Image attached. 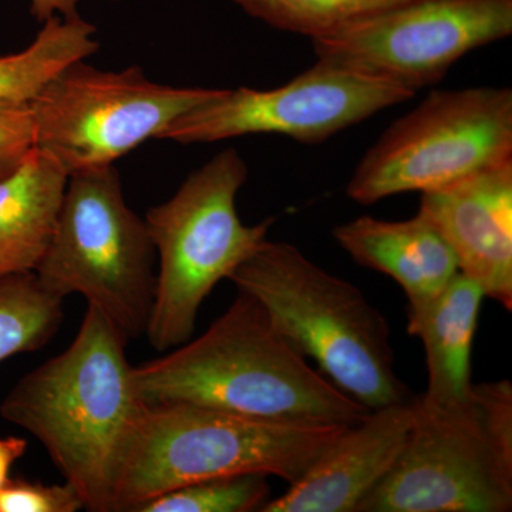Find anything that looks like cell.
<instances>
[{"mask_svg":"<svg viewBox=\"0 0 512 512\" xmlns=\"http://www.w3.org/2000/svg\"><path fill=\"white\" fill-rule=\"evenodd\" d=\"M147 407L191 404L292 424L353 426L370 412L309 365L252 296L237 299L200 338L133 366Z\"/></svg>","mask_w":512,"mask_h":512,"instance_id":"obj_2","label":"cell"},{"mask_svg":"<svg viewBox=\"0 0 512 512\" xmlns=\"http://www.w3.org/2000/svg\"><path fill=\"white\" fill-rule=\"evenodd\" d=\"M262 474L211 478L175 488L138 505L133 512L259 511L271 488Z\"/></svg>","mask_w":512,"mask_h":512,"instance_id":"obj_20","label":"cell"},{"mask_svg":"<svg viewBox=\"0 0 512 512\" xmlns=\"http://www.w3.org/2000/svg\"><path fill=\"white\" fill-rule=\"evenodd\" d=\"M67 180L66 168L37 147L0 180V278L36 271L52 241Z\"/></svg>","mask_w":512,"mask_h":512,"instance_id":"obj_16","label":"cell"},{"mask_svg":"<svg viewBox=\"0 0 512 512\" xmlns=\"http://www.w3.org/2000/svg\"><path fill=\"white\" fill-rule=\"evenodd\" d=\"M512 35V0H412L312 40L316 59L416 94L461 57Z\"/></svg>","mask_w":512,"mask_h":512,"instance_id":"obj_10","label":"cell"},{"mask_svg":"<svg viewBox=\"0 0 512 512\" xmlns=\"http://www.w3.org/2000/svg\"><path fill=\"white\" fill-rule=\"evenodd\" d=\"M35 274L46 291L82 295L127 342L146 336L157 255L124 200L114 165L69 175L52 241Z\"/></svg>","mask_w":512,"mask_h":512,"instance_id":"obj_7","label":"cell"},{"mask_svg":"<svg viewBox=\"0 0 512 512\" xmlns=\"http://www.w3.org/2000/svg\"><path fill=\"white\" fill-rule=\"evenodd\" d=\"M414 410L409 402L370 410L349 426L289 490L261 512H356L402 453Z\"/></svg>","mask_w":512,"mask_h":512,"instance_id":"obj_13","label":"cell"},{"mask_svg":"<svg viewBox=\"0 0 512 512\" xmlns=\"http://www.w3.org/2000/svg\"><path fill=\"white\" fill-rule=\"evenodd\" d=\"M26 451H28V440L22 437L0 439V488L8 483L13 464L25 456Z\"/></svg>","mask_w":512,"mask_h":512,"instance_id":"obj_24","label":"cell"},{"mask_svg":"<svg viewBox=\"0 0 512 512\" xmlns=\"http://www.w3.org/2000/svg\"><path fill=\"white\" fill-rule=\"evenodd\" d=\"M221 92L156 83L138 66L117 72L77 60L30 100L36 147L69 175L114 165Z\"/></svg>","mask_w":512,"mask_h":512,"instance_id":"obj_9","label":"cell"},{"mask_svg":"<svg viewBox=\"0 0 512 512\" xmlns=\"http://www.w3.org/2000/svg\"><path fill=\"white\" fill-rule=\"evenodd\" d=\"M96 26L80 15L50 18L26 49L0 56V100L30 101L60 70L99 50Z\"/></svg>","mask_w":512,"mask_h":512,"instance_id":"obj_17","label":"cell"},{"mask_svg":"<svg viewBox=\"0 0 512 512\" xmlns=\"http://www.w3.org/2000/svg\"><path fill=\"white\" fill-rule=\"evenodd\" d=\"M272 28L322 39L412 0H234Z\"/></svg>","mask_w":512,"mask_h":512,"instance_id":"obj_19","label":"cell"},{"mask_svg":"<svg viewBox=\"0 0 512 512\" xmlns=\"http://www.w3.org/2000/svg\"><path fill=\"white\" fill-rule=\"evenodd\" d=\"M349 426L254 419L191 404L147 407L114 512L211 478L262 474L296 483Z\"/></svg>","mask_w":512,"mask_h":512,"instance_id":"obj_4","label":"cell"},{"mask_svg":"<svg viewBox=\"0 0 512 512\" xmlns=\"http://www.w3.org/2000/svg\"><path fill=\"white\" fill-rule=\"evenodd\" d=\"M512 160V92L471 87L431 92L394 121L363 156L348 183L359 204L429 192Z\"/></svg>","mask_w":512,"mask_h":512,"instance_id":"obj_8","label":"cell"},{"mask_svg":"<svg viewBox=\"0 0 512 512\" xmlns=\"http://www.w3.org/2000/svg\"><path fill=\"white\" fill-rule=\"evenodd\" d=\"M485 293L458 272L427 305L409 311V333L426 353L427 389L417 396L430 407L463 402L473 389L471 353Z\"/></svg>","mask_w":512,"mask_h":512,"instance_id":"obj_15","label":"cell"},{"mask_svg":"<svg viewBox=\"0 0 512 512\" xmlns=\"http://www.w3.org/2000/svg\"><path fill=\"white\" fill-rule=\"evenodd\" d=\"M247 178L244 158L227 148L188 175L170 200L147 211L144 221L157 255L146 332L154 349L188 342L207 296L266 241L272 218L245 225L238 215V192Z\"/></svg>","mask_w":512,"mask_h":512,"instance_id":"obj_6","label":"cell"},{"mask_svg":"<svg viewBox=\"0 0 512 512\" xmlns=\"http://www.w3.org/2000/svg\"><path fill=\"white\" fill-rule=\"evenodd\" d=\"M82 498L72 485L43 484L10 477L0 488V512H77Z\"/></svg>","mask_w":512,"mask_h":512,"instance_id":"obj_21","label":"cell"},{"mask_svg":"<svg viewBox=\"0 0 512 512\" xmlns=\"http://www.w3.org/2000/svg\"><path fill=\"white\" fill-rule=\"evenodd\" d=\"M35 147L30 101L0 100V180L15 173Z\"/></svg>","mask_w":512,"mask_h":512,"instance_id":"obj_22","label":"cell"},{"mask_svg":"<svg viewBox=\"0 0 512 512\" xmlns=\"http://www.w3.org/2000/svg\"><path fill=\"white\" fill-rule=\"evenodd\" d=\"M413 97L396 84L318 60L276 89L222 90L220 96L174 121L158 140L200 144L279 134L318 144Z\"/></svg>","mask_w":512,"mask_h":512,"instance_id":"obj_11","label":"cell"},{"mask_svg":"<svg viewBox=\"0 0 512 512\" xmlns=\"http://www.w3.org/2000/svg\"><path fill=\"white\" fill-rule=\"evenodd\" d=\"M333 237L357 264L402 286L409 311L433 301L460 272L446 238L420 212L404 221L365 215L333 229Z\"/></svg>","mask_w":512,"mask_h":512,"instance_id":"obj_14","label":"cell"},{"mask_svg":"<svg viewBox=\"0 0 512 512\" xmlns=\"http://www.w3.org/2000/svg\"><path fill=\"white\" fill-rule=\"evenodd\" d=\"M127 345L87 306L69 348L23 376L0 403L2 419L43 444L90 512H114L128 450L147 410Z\"/></svg>","mask_w":512,"mask_h":512,"instance_id":"obj_1","label":"cell"},{"mask_svg":"<svg viewBox=\"0 0 512 512\" xmlns=\"http://www.w3.org/2000/svg\"><path fill=\"white\" fill-rule=\"evenodd\" d=\"M64 299L35 272L0 278V363L45 348L62 328Z\"/></svg>","mask_w":512,"mask_h":512,"instance_id":"obj_18","label":"cell"},{"mask_svg":"<svg viewBox=\"0 0 512 512\" xmlns=\"http://www.w3.org/2000/svg\"><path fill=\"white\" fill-rule=\"evenodd\" d=\"M412 404L402 453L356 512H510V380L474 383L450 406Z\"/></svg>","mask_w":512,"mask_h":512,"instance_id":"obj_5","label":"cell"},{"mask_svg":"<svg viewBox=\"0 0 512 512\" xmlns=\"http://www.w3.org/2000/svg\"><path fill=\"white\" fill-rule=\"evenodd\" d=\"M229 281L262 306L296 352L366 409L412 399L397 376L383 313L295 245L265 241Z\"/></svg>","mask_w":512,"mask_h":512,"instance_id":"obj_3","label":"cell"},{"mask_svg":"<svg viewBox=\"0 0 512 512\" xmlns=\"http://www.w3.org/2000/svg\"><path fill=\"white\" fill-rule=\"evenodd\" d=\"M423 214L446 238L461 274L512 309V160L421 194Z\"/></svg>","mask_w":512,"mask_h":512,"instance_id":"obj_12","label":"cell"},{"mask_svg":"<svg viewBox=\"0 0 512 512\" xmlns=\"http://www.w3.org/2000/svg\"><path fill=\"white\" fill-rule=\"evenodd\" d=\"M117 2V0H110ZM80 0H30V13L37 22L43 23L50 18H72L79 15Z\"/></svg>","mask_w":512,"mask_h":512,"instance_id":"obj_23","label":"cell"}]
</instances>
